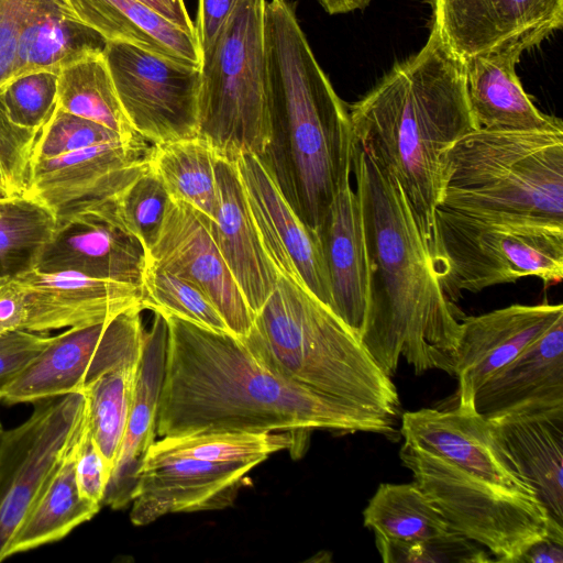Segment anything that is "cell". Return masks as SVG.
<instances>
[{
    "instance_id": "1",
    "label": "cell",
    "mask_w": 563,
    "mask_h": 563,
    "mask_svg": "<svg viewBox=\"0 0 563 563\" xmlns=\"http://www.w3.org/2000/svg\"><path fill=\"white\" fill-rule=\"evenodd\" d=\"M156 435L209 431H311L400 434L397 420L288 383L263 367L243 342L173 314Z\"/></svg>"
},
{
    "instance_id": "2",
    "label": "cell",
    "mask_w": 563,
    "mask_h": 563,
    "mask_svg": "<svg viewBox=\"0 0 563 563\" xmlns=\"http://www.w3.org/2000/svg\"><path fill=\"white\" fill-rule=\"evenodd\" d=\"M355 176L368 260L366 313L360 340L393 376L404 357L417 375L453 376L464 314L435 277L427 241L398 180L354 143Z\"/></svg>"
},
{
    "instance_id": "3",
    "label": "cell",
    "mask_w": 563,
    "mask_h": 563,
    "mask_svg": "<svg viewBox=\"0 0 563 563\" xmlns=\"http://www.w3.org/2000/svg\"><path fill=\"white\" fill-rule=\"evenodd\" d=\"M264 46L273 140L262 158L297 214L318 233L352 173L349 107L319 65L291 1H266Z\"/></svg>"
},
{
    "instance_id": "4",
    "label": "cell",
    "mask_w": 563,
    "mask_h": 563,
    "mask_svg": "<svg viewBox=\"0 0 563 563\" xmlns=\"http://www.w3.org/2000/svg\"><path fill=\"white\" fill-rule=\"evenodd\" d=\"M354 143L399 183L429 244L442 189V158L476 130L464 64L431 30L423 47L396 64L349 107Z\"/></svg>"
},
{
    "instance_id": "5",
    "label": "cell",
    "mask_w": 563,
    "mask_h": 563,
    "mask_svg": "<svg viewBox=\"0 0 563 563\" xmlns=\"http://www.w3.org/2000/svg\"><path fill=\"white\" fill-rule=\"evenodd\" d=\"M275 376L397 420L400 400L357 334L305 285L278 276L240 339Z\"/></svg>"
},
{
    "instance_id": "6",
    "label": "cell",
    "mask_w": 563,
    "mask_h": 563,
    "mask_svg": "<svg viewBox=\"0 0 563 563\" xmlns=\"http://www.w3.org/2000/svg\"><path fill=\"white\" fill-rule=\"evenodd\" d=\"M441 173L438 208L563 224V131L474 130Z\"/></svg>"
},
{
    "instance_id": "7",
    "label": "cell",
    "mask_w": 563,
    "mask_h": 563,
    "mask_svg": "<svg viewBox=\"0 0 563 563\" xmlns=\"http://www.w3.org/2000/svg\"><path fill=\"white\" fill-rule=\"evenodd\" d=\"M428 247L452 302L525 277L548 286L563 279V224L437 208Z\"/></svg>"
},
{
    "instance_id": "8",
    "label": "cell",
    "mask_w": 563,
    "mask_h": 563,
    "mask_svg": "<svg viewBox=\"0 0 563 563\" xmlns=\"http://www.w3.org/2000/svg\"><path fill=\"white\" fill-rule=\"evenodd\" d=\"M267 0H236L201 48L199 136L217 155L263 157L273 140L265 89L264 15Z\"/></svg>"
},
{
    "instance_id": "9",
    "label": "cell",
    "mask_w": 563,
    "mask_h": 563,
    "mask_svg": "<svg viewBox=\"0 0 563 563\" xmlns=\"http://www.w3.org/2000/svg\"><path fill=\"white\" fill-rule=\"evenodd\" d=\"M399 456L451 529L486 548L495 562L517 563L544 536L563 541V527L549 518L538 499L486 482L405 441Z\"/></svg>"
},
{
    "instance_id": "10",
    "label": "cell",
    "mask_w": 563,
    "mask_h": 563,
    "mask_svg": "<svg viewBox=\"0 0 563 563\" xmlns=\"http://www.w3.org/2000/svg\"><path fill=\"white\" fill-rule=\"evenodd\" d=\"M143 310L134 306L103 323L68 328L51 336L40 355L0 389L1 401L36 402L82 394L107 372L139 363L145 335Z\"/></svg>"
},
{
    "instance_id": "11",
    "label": "cell",
    "mask_w": 563,
    "mask_h": 563,
    "mask_svg": "<svg viewBox=\"0 0 563 563\" xmlns=\"http://www.w3.org/2000/svg\"><path fill=\"white\" fill-rule=\"evenodd\" d=\"M104 58L140 137L157 145L199 135V67L123 42L108 41Z\"/></svg>"
},
{
    "instance_id": "12",
    "label": "cell",
    "mask_w": 563,
    "mask_h": 563,
    "mask_svg": "<svg viewBox=\"0 0 563 563\" xmlns=\"http://www.w3.org/2000/svg\"><path fill=\"white\" fill-rule=\"evenodd\" d=\"M31 416L0 435V562L86 418L84 394L34 402Z\"/></svg>"
},
{
    "instance_id": "13",
    "label": "cell",
    "mask_w": 563,
    "mask_h": 563,
    "mask_svg": "<svg viewBox=\"0 0 563 563\" xmlns=\"http://www.w3.org/2000/svg\"><path fill=\"white\" fill-rule=\"evenodd\" d=\"M432 27L464 63L476 56L518 54L563 24V0H431Z\"/></svg>"
},
{
    "instance_id": "14",
    "label": "cell",
    "mask_w": 563,
    "mask_h": 563,
    "mask_svg": "<svg viewBox=\"0 0 563 563\" xmlns=\"http://www.w3.org/2000/svg\"><path fill=\"white\" fill-rule=\"evenodd\" d=\"M234 163L261 244L277 277L301 283L332 310L319 234L297 214L262 157L243 154Z\"/></svg>"
},
{
    "instance_id": "15",
    "label": "cell",
    "mask_w": 563,
    "mask_h": 563,
    "mask_svg": "<svg viewBox=\"0 0 563 563\" xmlns=\"http://www.w3.org/2000/svg\"><path fill=\"white\" fill-rule=\"evenodd\" d=\"M144 140L95 145L30 165L25 196L64 221L112 200L148 164Z\"/></svg>"
},
{
    "instance_id": "16",
    "label": "cell",
    "mask_w": 563,
    "mask_h": 563,
    "mask_svg": "<svg viewBox=\"0 0 563 563\" xmlns=\"http://www.w3.org/2000/svg\"><path fill=\"white\" fill-rule=\"evenodd\" d=\"M146 264L202 291L236 338L249 333L252 310L216 244L209 220L189 205L169 198Z\"/></svg>"
},
{
    "instance_id": "17",
    "label": "cell",
    "mask_w": 563,
    "mask_h": 563,
    "mask_svg": "<svg viewBox=\"0 0 563 563\" xmlns=\"http://www.w3.org/2000/svg\"><path fill=\"white\" fill-rule=\"evenodd\" d=\"M257 463H213L190 457L143 462L131 494L130 520L146 526L168 514L230 507Z\"/></svg>"
},
{
    "instance_id": "18",
    "label": "cell",
    "mask_w": 563,
    "mask_h": 563,
    "mask_svg": "<svg viewBox=\"0 0 563 563\" xmlns=\"http://www.w3.org/2000/svg\"><path fill=\"white\" fill-rule=\"evenodd\" d=\"M563 318L562 303H515L463 317L454 351L456 407L475 410L476 391L528 345Z\"/></svg>"
},
{
    "instance_id": "19",
    "label": "cell",
    "mask_w": 563,
    "mask_h": 563,
    "mask_svg": "<svg viewBox=\"0 0 563 563\" xmlns=\"http://www.w3.org/2000/svg\"><path fill=\"white\" fill-rule=\"evenodd\" d=\"M399 432L405 442L430 451L474 476L538 499L496 439L490 423L475 410L454 407L406 411Z\"/></svg>"
},
{
    "instance_id": "20",
    "label": "cell",
    "mask_w": 563,
    "mask_h": 563,
    "mask_svg": "<svg viewBox=\"0 0 563 563\" xmlns=\"http://www.w3.org/2000/svg\"><path fill=\"white\" fill-rule=\"evenodd\" d=\"M146 251L115 220L111 200L58 222L35 269L142 286Z\"/></svg>"
},
{
    "instance_id": "21",
    "label": "cell",
    "mask_w": 563,
    "mask_h": 563,
    "mask_svg": "<svg viewBox=\"0 0 563 563\" xmlns=\"http://www.w3.org/2000/svg\"><path fill=\"white\" fill-rule=\"evenodd\" d=\"M25 300L23 330L47 333L103 323L134 306H144L142 286L97 279L75 272L31 269L13 277Z\"/></svg>"
},
{
    "instance_id": "22",
    "label": "cell",
    "mask_w": 563,
    "mask_h": 563,
    "mask_svg": "<svg viewBox=\"0 0 563 563\" xmlns=\"http://www.w3.org/2000/svg\"><path fill=\"white\" fill-rule=\"evenodd\" d=\"M474 408L487 421L563 416V318L488 378Z\"/></svg>"
},
{
    "instance_id": "23",
    "label": "cell",
    "mask_w": 563,
    "mask_h": 563,
    "mask_svg": "<svg viewBox=\"0 0 563 563\" xmlns=\"http://www.w3.org/2000/svg\"><path fill=\"white\" fill-rule=\"evenodd\" d=\"M345 178L318 231L329 274L332 310L360 338L368 286V260L358 196Z\"/></svg>"
},
{
    "instance_id": "24",
    "label": "cell",
    "mask_w": 563,
    "mask_h": 563,
    "mask_svg": "<svg viewBox=\"0 0 563 563\" xmlns=\"http://www.w3.org/2000/svg\"><path fill=\"white\" fill-rule=\"evenodd\" d=\"M167 347V323L154 312L145 330L124 434L111 473L103 503L112 509L131 503L136 475L148 448L155 442Z\"/></svg>"
},
{
    "instance_id": "25",
    "label": "cell",
    "mask_w": 563,
    "mask_h": 563,
    "mask_svg": "<svg viewBox=\"0 0 563 563\" xmlns=\"http://www.w3.org/2000/svg\"><path fill=\"white\" fill-rule=\"evenodd\" d=\"M217 179L219 208L210 230L254 316L278 277L261 244L234 161L218 155Z\"/></svg>"
},
{
    "instance_id": "26",
    "label": "cell",
    "mask_w": 563,
    "mask_h": 563,
    "mask_svg": "<svg viewBox=\"0 0 563 563\" xmlns=\"http://www.w3.org/2000/svg\"><path fill=\"white\" fill-rule=\"evenodd\" d=\"M520 56L490 54L463 63L476 130L563 131L562 120L541 112L525 91L516 74Z\"/></svg>"
},
{
    "instance_id": "27",
    "label": "cell",
    "mask_w": 563,
    "mask_h": 563,
    "mask_svg": "<svg viewBox=\"0 0 563 563\" xmlns=\"http://www.w3.org/2000/svg\"><path fill=\"white\" fill-rule=\"evenodd\" d=\"M73 21L100 33L109 42L129 43L169 59L200 67L196 36L177 27L137 0H56Z\"/></svg>"
},
{
    "instance_id": "28",
    "label": "cell",
    "mask_w": 563,
    "mask_h": 563,
    "mask_svg": "<svg viewBox=\"0 0 563 563\" xmlns=\"http://www.w3.org/2000/svg\"><path fill=\"white\" fill-rule=\"evenodd\" d=\"M488 422L549 518L563 527V416L507 417Z\"/></svg>"
},
{
    "instance_id": "29",
    "label": "cell",
    "mask_w": 563,
    "mask_h": 563,
    "mask_svg": "<svg viewBox=\"0 0 563 563\" xmlns=\"http://www.w3.org/2000/svg\"><path fill=\"white\" fill-rule=\"evenodd\" d=\"M78 435L8 543L4 559L65 538L100 510V505L79 493L75 473Z\"/></svg>"
},
{
    "instance_id": "30",
    "label": "cell",
    "mask_w": 563,
    "mask_h": 563,
    "mask_svg": "<svg viewBox=\"0 0 563 563\" xmlns=\"http://www.w3.org/2000/svg\"><path fill=\"white\" fill-rule=\"evenodd\" d=\"M107 42L96 30L67 18L56 2L21 30L14 78L40 69L59 71L76 62L102 55Z\"/></svg>"
},
{
    "instance_id": "31",
    "label": "cell",
    "mask_w": 563,
    "mask_h": 563,
    "mask_svg": "<svg viewBox=\"0 0 563 563\" xmlns=\"http://www.w3.org/2000/svg\"><path fill=\"white\" fill-rule=\"evenodd\" d=\"M217 153L201 136L152 145L148 165L170 199L183 201L211 222L219 208Z\"/></svg>"
},
{
    "instance_id": "32",
    "label": "cell",
    "mask_w": 563,
    "mask_h": 563,
    "mask_svg": "<svg viewBox=\"0 0 563 563\" xmlns=\"http://www.w3.org/2000/svg\"><path fill=\"white\" fill-rule=\"evenodd\" d=\"M297 439L282 432L209 431L162 437L148 448L143 462L164 457H190L213 463H257L269 455L292 450Z\"/></svg>"
},
{
    "instance_id": "33",
    "label": "cell",
    "mask_w": 563,
    "mask_h": 563,
    "mask_svg": "<svg viewBox=\"0 0 563 563\" xmlns=\"http://www.w3.org/2000/svg\"><path fill=\"white\" fill-rule=\"evenodd\" d=\"M364 526L375 536L421 541L453 532L448 521L415 483H383L363 511Z\"/></svg>"
},
{
    "instance_id": "34",
    "label": "cell",
    "mask_w": 563,
    "mask_h": 563,
    "mask_svg": "<svg viewBox=\"0 0 563 563\" xmlns=\"http://www.w3.org/2000/svg\"><path fill=\"white\" fill-rule=\"evenodd\" d=\"M56 107L102 124L126 140L142 139L124 114L104 54L76 62L58 71Z\"/></svg>"
},
{
    "instance_id": "35",
    "label": "cell",
    "mask_w": 563,
    "mask_h": 563,
    "mask_svg": "<svg viewBox=\"0 0 563 563\" xmlns=\"http://www.w3.org/2000/svg\"><path fill=\"white\" fill-rule=\"evenodd\" d=\"M57 227L41 202L25 195L0 198V278L34 269Z\"/></svg>"
},
{
    "instance_id": "36",
    "label": "cell",
    "mask_w": 563,
    "mask_h": 563,
    "mask_svg": "<svg viewBox=\"0 0 563 563\" xmlns=\"http://www.w3.org/2000/svg\"><path fill=\"white\" fill-rule=\"evenodd\" d=\"M137 365L109 371L82 393L90 433L111 473L128 421Z\"/></svg>"
},
{
    "instance_id": "37",
    "label": "cell",
    "mask_w": 563,
    "mask_h": 563,
    "mask_svg": "<svg viewBox=\"0 0 563 563\" xmlns=\"http://www.w3.org/2000/svg\"><path fill=\"white\" fill-rule=\"evenodd\" d=\"M142 289L145 309L173 314L213 331L230 332L218 309L202 291L166 271L146 264Z\"/></svg>"
},
{
    "instance_id": "38",
    "label": "cell",
    "mask_w": 563,
    "mask_h": 563,
    "mask_svg": "<svg viewBox=\"0 0 563 563\" xmlns=\"http://www.w3.org/2000/svg\"><path fill=\"white\" fill-rule=\"evenodd\" d=\"M168 200L162 180L148 164L111 200L115 220L141 242L146 254L158 234Z\"/></svg>"
},
{
    "instance_id": "39",
    "label": "cell",
    "mask_w": 563,
    "mask_h": 563,
    "mask_svg": "<svg viewBox=\"0 0 563 563\" xmlns=\"http://www.w3.org/2000/svg\"><path fill=\"white\" fill-rule=\"evenodd\" d=\"M375 542L385 563L495 562L492 554L482 545L455 531L421 541H404L375 536Z\"/></svg>"
},
{
    "instance_id": "40",
    "label": "cell",
    "mask_w": 563,
    "mask_h": 563,
    "mask_svg": "<svg viewBox=\"0 0 563 563\" xmlns=\"http://www.w3.org/2000/svg\"><path fill=\"white\" fill-rule=\"evenodd\" d=\"M136 140H126L102 124L56 107L51 118L36 134L30 165L95 145Z\"/></svg>"
},
{
    "instance_id": "41",
    "label": "cell",
    "mask_w": 563,
    "mask_h": 563,
    "mask_svg": "<svg viewBox=\"0 0 563 563\" xmlns=\"http://www.w3.org/2000/svg\"><path fill=\"white\" fill-rule=\"evenodd\" d=\"M58 71L40 69L7 81L0 93L11 120L38 131L57 104Z\"/></svg>"
},
{
    "instance_id": "42",
    "label": "cell",
    "mask_w": 563,
    "mask_h": 563,
    "mask_svg": "<svg viewBox=\"0 0 563 563\" xmlns=\"http://www.w3.org/2000/svg\"><path fill=\"white\" fill-rule=\"evenodd\" d=\"M37 132L11 120L0 93V198L24 195Z\"/></svg>"
},
{
    "instance_id": "43",
    "label": "cell",
    "mask_w": 563,
    "mask_h": 563,
    "mask_svg": "<svg viewBox=\"0 0 563 563\" xmlns=\"http://www.w3.org/2000/svg\"><path fill=\"white\" fill-rule=\"evenodd\" d=\"M56 0H0V88L14 78L23 26Z\"/></svg>"
},
{
    "instance_id": "44",
    "label": "cell",
    "mask_w": 563,
    "mask_h": 563,
    "mask_svg": "<svg viewBox=\"0 0 563 563\" xmlns=\"http://www.w3.org/2000/svg\"><path fill=\"white\" fill-rule=\"evenodd\" d=\"M75 473L80 495L101 506L111 472L90 433L87 413L76 443Z\"/></svg>"
},
{
    "instance_id": "45",
    "label": "cell",
    "mask_w": 563,
    "mask_h": 563,
    "mask_svg": "<svg viewBox=\"0 0 563 563\" xmlns=\"http://www.w3.org/2000/svg\"><path fill=\"white\" fill-rule=\"evenodd\" d=\"M51 336L13 330L0 334V389L25 369L46 347Z\"/></svg>"
},
{
    "instance_id": "46",
    "label": "cell",
    "mask_w": 563,
    "mask_h": 563,
    "mask_svg": "<svg viewBox=\"0 0 563 563\" xmlns=\"http://www.w3.org/2000/svg\"><path fill=\"white\" fill-rule=\"evenodd\" d=\"M24 294L13 277L0 278V334L23 330L25 322Z\"/></svg>"
},
{
    "instance_id": "47",
    "label": "cell",
    "mask_w": 563,
    "mask_h": 563,
    "mask_svg": "<svg viewBox=\"0 0 563 563\" xmlns=\"http://www.w3.org/2000/svg\"><path fill=\"white\" fill-rule=\"evenodd\" d=\"M236 0H198L195 32L200 49L209 44L228 19Z\"/></svg>"
},
{
    "instance_id": "48",
    "label": "cell",
    "mask_w": 563,
    "mask_h": 563,
    "mask_svg": "<svg viewBox=\"0 0 563 563\" xmlns=\"http://www.w3.org/2000/svg\"><path fill=\"white\" fill-rule=\"evenodd\" d=\"M145 4L164 19L187 32L190 35L196 36L195 25L189 16L184 0H137ZM197 37V36H196Z\"/></svg>"
},
{
    "instance_id": "49",
    "label": "cell",
    "mask_w": 563,
    "mask_h": 563,
    "mask_svg": "<svg viewBox=\"0 0 563 563\" xmlns=\"http://www.w3.org/2000/svg\"><path fill=\"white\" fill-rule=\"evenodd\" d=\"M517 563H563V541L544 536L531 543Z\"/></svg>"
},
{
    "instance_id": "50",
    "label": "cell",
    "mask_w": 563,
    "mask_h": 563,
    "mask_svg": "<svg viewBox=\"0 0 563 563\" xmlns=\"http://www.w3.org/2000/svg\"><path fill=\"white\" fill-rule=\"evenodd\" d=\"M329 14H343L365 9L371 0H317Z\"/></svg>"
},
{
    "instance_id": "51",
    "label": "cell",
    "mask_w": 563,
    "mask_h": 563,
    "mask_svg": "<svg viewBox=\"0 0 563 563\" xmlns=\"http://www.w3.org/2000/svg\"><path fill=\"white\" fill-rule=\"evenodd\" d=\"M0 401H1V398H0ZM2 432H3V427H2V423L0 421V435L2 434Z\"/></svg>"
}]
</instances>
